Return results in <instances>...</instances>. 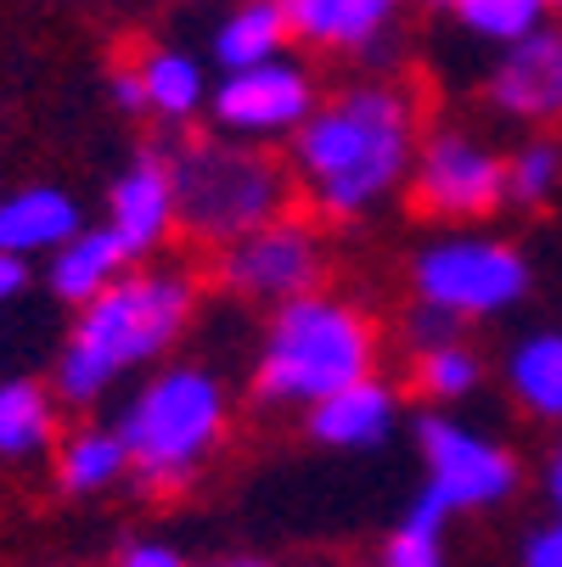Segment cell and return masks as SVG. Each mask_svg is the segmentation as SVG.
Segmentation results:
<instances>
[{"label":"cell","mask_w":562,"mask_h":567,"mask_svg":"<svg viewBox=\"0 0 562 567\" xmlns=\"http://www.w3.org/2000/svg\"><path fill=\"white\" fill-rule=\"evenodd\" d=\"M320 265H327V254H320L315 230L298 219H276L243 241H231L219 259V281L248 298H276L282 309L293 298H309V287L320 281Z\"/></svg>","instance_id":"obj_8"},{"label":"cell","mask_w":562,"mask_h":567,"mask_svg":"<svg viewBox=\"0 0 562 567\" xmlns=\"http://www.w3.org/2000/svg\"><path fill=\"white\" fill-rule=\"evenodd\" d=\"M456 327L461 320L456 315H445V309H433V303H422L411 320H406V338L428 354V349H445V343H456Z\"/></svg>","instance_id":"obj_26"},{"label":"cell","mask_w":562,"mask_h":567,"mask_svg":"<svg viewBox=\"0 0 562 567\" xmlns=\"http://www.w3.org/2000/svg\"><path fill=\"white\" fill-rule=\"evenodd\" d=\"M445 7H461V0H445Z\"/></svg>","instance_id":"obj_34"},{"label":"cell","mask_w":562,"mask_h":567,"mask_svg":"<svg viewBox=\"0 0 562 567\" xmlns=\"http://www.w3.org/2000/svg\"><path fill=\"white\" fill-rule=\"evenodd\" d=\"M507 382L529 416H562V332H540L512 349Z\"/></svg>","instance_id":"obj_20"},{"label":"cell","mask_w":562,"mask_h":567,"mask_svg":"<svg viewBox=\"0 0 562 567\" xmlns=\"http://www.w3.org/2000/svg\"><path fill=\"white\" fill-rule=\"evenodd\" d=\"M399 422V399L388 382L366 377L333 399H320L315 411H309V439L315 444H333V450H371L394 433Z\"/></svg>","instance_id":"obj_13"},{"label":"cell","mask_w":562,"mask_h":567,"mask_svg":"<svg viewBox=\"0 0 562 567\" xmlns=\"http://www.w3.org/2000/svg\"><path fill=\"white\" fill-rule=\"evenodd\" d=\"M417 444L428 461V489L450 512H478V506H501L518 489V461L472 427H456L445 416L417 422Z\"/></svg>","instance_id":"obj_7"},{"label":"cell","mask_w":562,"mask_h":567,"mask_svg":"<svg viewBox=\"0 0 562 567\" xmlns=\"http://www.w3.org/2000/svg\"><path fill=\"white\" fill-rule=\"evenodd\" d=\"M181 225L175 214V181H170V157H141L119 175V186L108 192V230L124 241V254L141 259L157 241Z\"/></svg>","instance_id":"obj_11"},{"label":"cell","mask_w":562,"mask_h":567,"mask_svg":"<svg viewBox=\"0 0 562 567\" xmlns=\"http://www.w3.org/2000/svg\"><path fill=\"white\" fill-rule=\"evenodd\" d=\"M119 567H186V556L164 539H130L119 550Z\"/></svg>","instance_id":"obj_27"},{"label":"cell","mask_w":562,"mask_h":567,"mask_svg":"<svg viewBox=\"0 0 562 567\" xmlns=\"http://www.w3.org/2000/svg\"><path fill=\"white\" fill-rule=\"evenodd\" d=\"M507 197V164L472 135H433L417 157V208L439 219L490 214Z\"/></svg>","instance_id":"obj_9"},{"label":"cell","mask_w":562,"mask_h":567,"mask_svg":"<svg viewBox=\"0 0 562 567\" xmlns=\"http://www.w3.org/2000/svg\"><path fill=\"white\" fill-rule=\"evenodd\" d=\"M214 118L231 135H282V130H304L315 118V85L298 62H265V68H243L225 73V85L214 91Z\"/></svg>","instance_id":"obj_10"},{"label":"cell","mask_w":562,"mask_h":567,"mask_svg":"<svg viewBox=\"0 0 562 567\" xmlns=\"http://www.w3.org/2000/svg\"><path fill=\"white\" fill-rule=\"evenodd\" d=\"M545 7H562V0H545Z\"/></svg>","instance_id":"obj_33"},{"label":"cell","mask_w":562,"mask_h":567,"mask_svg":"<svg viewBox=\"0 0 562 567\" xmlns=\"http://www.w3.org/2000/svg\"><path fill=\"white\" fill-rule=\"evenodd\" d=\"M124 265H130V254H124V241H119L108 225H102V230H79L68 248L51 254V292L85 309V303H96L113 281H124Z\"/></svg>","instance_id":"obj_16"},{"label":"cell","mask_w":562,"mask_h":567,"mask_svg":"<svg viewBox=\"0 0 562 567\" xmlns=\"http://www.w3.org/2000/svg\"><path fill=\"white\" fill-rule=\"evenodd\" d=\"M214 567H270V561H259V556H236V561H214Z\"/></svg>","instance_id":"obj_32"},{"label":"cell","mask_w":562,"mask_h":567,"mask_svg":"<svg viewBox=\"0 0 562 567\" xmlns=\"http://www.w3.org/2000/svg\"><path fill=\"white\" fill-rule=\"evenodd\" d=\"M51 439H57V416H51L45 388L29 377L0 382V455L29 461V455L51 450Z\"/></svg>","instance_id":"obj_19"},{"label":"cell","mask_w":562,"mask_h":567,"mask_svg":"<svg viewBox=\"0 0 562 567\" xmlns=\"http://www.w3.org/2000/svg\"><path fill=\"white\" fill-rule=\"evenodd\" d=\"M445 523H450V506L433 489H422L406 523L388 534L382 567H445Z\"/></svg>","instance_id":"obj_22"},{"label":"cell","mask_w":562,"mask_h":567,"mask_svg":"<svg viewBox=\"0 0 562 567\" xmlns=\"http://www.w3.org/2000/svg\"><path fill=\"white\" fill-rule=\"evenodd\" d=\"M556 175H562L556 146H551V141H534V146H523V152L512 157V164H507V197L534 208V203H545V197H551Z\"/></svg>","instance_id":"obj_25"},{"label":"cell","mask_w":562,"mask_h":567,"mask_svg":"<svg viewBox=\"0 0 562 567\" xmlns=\"http://www.w3.org/2000/svg\"><path fill=\"white\" fill-rule=\"evenodd\" d=\"M456 12H461V23H467L472 34L518 45V40L540 34V12H545V0H461Z\"/></svg>","instance_id":"obj_24"},{"label":"cell","mask_w":562,"mask_h":567,"mask_svg":"<svg viewBox=\"0 0 562 567\" xmlns=\"http://www.w3.org/2000/svg\"><path fill=\"white\" fill-rule=\"evenodd\" d=\"M197 287L181 270H141L113 281L96 303H85L79 327L57 360V393L68 404H96L119 371L157 360L192 320Z\"/></svg>","instance_id":"obj_2"},{"label":"cell","mask_w":562,"mask_h":567,"mask_svg":"<svg viewBox=\"0 0 562 567\" xmlns=\"http://www.w3.org/2000/svg\"><path fill=\"white\" fill-rule=\"evenodd\" d=\"M23 287H29V259H18V254H0V303L18 298Z\"/></svg>","instance_id":"obj_30"},{"label":"cell","mask_w":562,"mask_h":567,"mask_svg":"<svg viewBox=\"0 0 562 567\" xmlns=\"http://www.w3.org/2000/svg\"><path fill=\"white\" fill-rule=\"evenodd\" d=\"M490 91H495V102L512 118H534V124L556 118L562 113V34L540 29V34L518 40L501 56Z\"/></svg>","instance_id":"obj_12"},{"label":"cell","mask_w":562,"mask_h":567,"mask_svg":"<svg viewBox=\"0 0 562 567\" xmlns=\"http://www.w3.org/2000/svg\"><path fill=\"white\" fill-rule=\"evenodd\" d=\"M79 230V203L62 186H23L0 203V254H57Z\"/></svg>","instance_id":"obj_14"},{"label":"cell","mask_w":562,"mask_h":567,"mask_svg":"<svg viewBox=\"0 0 562 567\" xmlns=\"http://www.w3.org/2000/svg\"><path fill=\"white\" fill-rule=\"evenodd\" d=\"M175 181V214L203 241H243L265 225H276L287 203V175L259 146H225V141H192L170 157Z\"/></svg>","instance_id":"obj_5"},{"label":"cell","mask_w":562,"mask_h":567,"mask_svg":"<svg viewBox=\"0 0 562 567\" xmlns=\"http://www.w3.org/2000/svg\"><path fill=\"white\" fill-rule=\"evenodd\" d=\"M399 0H282L287 29L327 51H371Z\"/></svg>","instance_id":"obj_15"},{"label":"cell","mask_w":562,"mask_h":567,"mask_svg":"<svg viewBox=\"0 0 562 567\" xmlns=\"http://www.w3.org/2000/svg\"><path fill=\"white\" fill-rule=\"evenodd\" d=\"M225 433V388L203 365H175L152 377L130 404L119 439L130 444V461L146 489H181L197 472V461Z\"/></svg>","instance_id":"obj_4"},{"label":"cell","mask_w":562,"mask_h":567,"mask_svg":"<svg viewBox=\"0 0 562 567\" xmlns=\"http://www.w3.org/2000/svg\"><path fill=\"white\" fill-rule=\"evenodd\" d=\"M478 377H484V365H478V354L461 349V343H445V349L417 354V388H422L428 399H439V404L467 399V393L478 388Z\"/></svg>","instance_id":"obj_23"},{"label":"cell","mask_w":562,"mask_h":567,"mask_svg":"<svg viewBox=\"0 0 562 567\" xmlns=\"http://www.w3.org/2000/svg\"><path fill=\"white\" fill-rule=\"evenodd\" d=\"M523 567H562V523H551V528H540V534L529 539Z\"/></svg>","instance_id":"obj_28"},{"label":"cell","mask_w":562,"mask_h":567,"mask_svg":"<svg viewBox=\"0 0 562 567\" xmlns=\"http://www.w3.org/2000/svg\"><path fill=\"white\" fill-rule=\"evenodd\" d=\"M141 85H146V107L164 118H192L208 102L197 56H181V51H152L141 62Z\"/></svg>","instance_id":"obj_21"},{"label":"cell","mask_w":562,"mask_h":567,"mask_svg":"<svg viewBox=\"0 0 562 567\" xmlns=\"http://www.w3.org/2000/svg\"><path fill=\"white\" fill-rule=\"evenodd\" d=\"M417 107L394 85H360L298 130V175L320 214L355 219L411 175Z\"/></svg>","instance_id":"obj_1"},{"label":"cell","mask_w":562,"mask_h":567,"mask_svg":"<svg viewBox=\"0 0 562 567\" xmlns=\"http://www.w3.org/2000/svg\"><path fill=\"white\" fill-rule=\"evenodd\" d=\"M287 12H282V0H248V7H236L219 34H214V62L225 73H243V68H265L282 56L287 45Z\"/></svg>","instance_id":"obj_17"},{"label":"cell","mask_w":562,"mask_h":567,"mask_svg":"<svg viewBox=\"0 0 562 567\" xmlns=\"http://www.w3.org/2000/svg\"><path fill=\"white\" fill-rule=\"evenodd\" d=\"M130 444L119 439V427H79L62 450H57V477L73 495H96L108 483H119L130 472Z\"/></svg>","instance_id":"obj_18"},{"label":"cell","mask_w":562,"mask_h":567,"mask_svg":"<svg viewBox=\"0 0 562 567\" xmlns=\"http://www.w3.org/2000/svg\"><path fill=\"white\" fill-rule=\"evenodd\" d=\"M417 298L445 315H501L529 292V265L501 241H433L411 265Z\"/></svg>","instance_id":"obj_6"},{"label":"cell","mask_w":562,"mask_h":567,"mask_svg":"<svg viewBox=\"0 0 562 567\" xmlns=\"http://www.w3.org/2000/svg\"><path fill=\"white\" fill-rule=\"evenodd\" d=\"M113 102L124 113H146V85H141V68H119L113 73Z\"/></svg>","instance_id":"obj_29"},{"label":"cell","mask_w":562,"mask_h":567,"mask_svg":"<svg viewBox=\"0 0 562 567\" xmlns=\"http://www.w3.org/2000/svg\"><path fill=\"white\" fill-rule=\"evenodd\" d=\"M377 365V332L371 320L344 298H293L276 309L265 349H259V399L265 404H315L355 382H366Z\"/></svg>","instance_id":"obj_3"},{"label":"cell","mask_w":562,"mask_h":567,"mask_svg":"<svg viewBox=\"0 0 562 567\" xmlns=\"http://www.w3.org/2000/svg\"><path fill=\"white\" fill-rule=\"evenodd\" d=\"M545 483H551V501H556V512H562V450H556V461H551V477H545Z\"/></svg>","instance_id":"obj_31"}]
</instances>
